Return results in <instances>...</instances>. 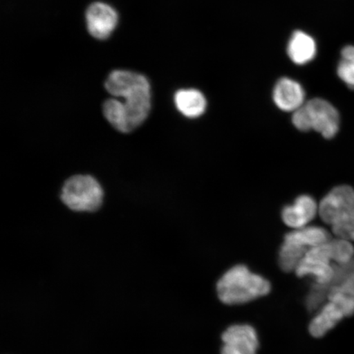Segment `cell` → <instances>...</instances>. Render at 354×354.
<instances>
[{
	"mask_svg": "<svg viewBox=\"0 0 354 354\" xmlns=\"http://www.w3.org/2000/svg\"><path fill=\"white\" fill-rule=\"evenodd\" d=\"M105 88L110 95L125 99L124 103L110 99L104 104V114L111 125L122 133H130L142 125L151 109L148 79L130 71L116 70L109 74Z\"/></svg>",
	"mask_w": 354,
	"mask_h": 354,
	"instance_id": "6da1fadb",
	"label": "cell"
},
{
	"mask_svg": "<svg viewBox=\"0 0 354 354\" xmlns=\"http://www.w3.org/2000/svg\"><path fill=\"white\" fill-rule=\"evenodd\" d=\"M271 289L267 279L252 272L245 265L229 269L216 284L219 299L227 305L251 302L267 295Z\"/></svg>",
	"mask_w": 354,
	"mask_h": 354,
	"instance_id": "7a4b0ae2",
	"label": "cell"
},
{
	"mask_svg": "<svg viewBox=\"0 0 354 354\" xmlns=\"http://www.w3.org/2000/svg\"><path fill=\"white\" fill-rule=\"evenodd\" d=\"M320 218L335 237L354 242V189L348 185L330 190L319 203Z\"/></svg>",
	"mask_w": 354,
	"mask_h": 354,
	"instance_id": "3957f363",
	"label": "cell"
},
{
	"mask_svg": "<svg viewBox=\"0 0 354 354\" xmlns=\"http://www.w3.org/2000/svg\"><path fill=\"white\" fill-rule=\"evenodd\" d=\"M292 122L300 131H315L324 138L332 139L339 131L340 115L330 102L316 98L295 111Z\"/></svg>",
	"mask_w": 354,
	"mask_h": 354,
	"instance_id": "277c9868",
	"label": "cell"
},
{
	"mask_svg": "<svg viewBox=\"0 0 354 354\" xmlns=\"http://www.w3.org/2000/svg\"><path fill=\"white\" fill-rule=\"evenodd\" d=\"M103 189L91 176L77 175L70 177L62 189V201L73 211L98 210L103 203Z\"/></svg>",
	"mask_w": 354,
	"mask_h": 354,
	"instance_id": "5b68a950",
	"label": "cell"
},
{
	"mask_svg": "<svg viewBox=\"0 0 354 354\" xmlns=\"http://www.w3.org/2000/svg\"><path fill=\"white\" fill-rule=\"evenodd\" d=\"M299 277L313 278L315 284L326 288L335 276V264L332 262L327 243L310 250L296 268Z\"/></svg>",
	"mask_w": 354,
	"mask_h": 354,
	"instance_id": "8992f818",
	"label": "cell"
},
{
	"mask_svg": "<svg viewBox=\"0 0 354 354\" xmlns=\"http://www.w3.org/2000/svg\"><path fill=\"white\" fill-rule=\"evenodd\" d=\"M331 238L326 229L317 225H308L286 234L282 246L303 259L310 250L324 245Z\"/></svg>",
	"mask_w": 354,
	"mask_h": 354,
	"instance_id": "52a82bcc",
	"label": "cell"
},
{
	"mask_svg": "<svg viewBox=\"0 0 354 354\" xmlns=\"http://www.w3.org/2000/svg\"><path fill=\"white\" fill-rule=\"evenodd\" d=\"M223 346L221 354H256L259 348L258 334L253 326L233 325L221 335Z\"/></svg>",
	"mask_w": 354,
	"mask_h": 354,
	"instance_id": "ba28073f",
	"label": "cell"
},
{
	"mask_svg": "<svg viewBox=\"0 0 354 354\" xmlns=\"http://www.w3.org/2000/svg\"><path fill=\"white\" fill-rule=\"evenodd\" d=\"M86 24L88 32L98 39H108L118 25L116 10L107 3L95 2L88 8Z\"/></svg>",
	"mask_w": 354,
	"mask_h": 354,
	"instance_id": "9c48e42d",
	"label": "cell"
},
{
	"mask_svg": "<svg viewBox=\"0 0 354 354\" xmlns=\"http://www.w3.org/2000/svg\"><path fill=\"white\" fill-rule=\"evenodd\" d=\"M319 214V205L312 196L303 194L295 199L293 205L282 210V220L293 230L308 227V224Z\"/></svg>",
	"mask_w": 354,
	"mask_h": 354,
	"instance_id": "30bf717a",
	"label": "cell"
},
{
	"mask_svg": "<svg viewBox=\"0 0 354 354\" xmlns=\"http://www.w3.org/2000/svg\"><path fill=\"white\" fill-rule=\"evenodd\" d=\"M273 101L284 112L295 113L305 104L304 88L294 80L281 78L274 87Z\"/></svg>",
	"mask_w": 354,
	"mask_h": 354,
	"instance_id": "8fae6325",
	"label": "cell"
},
{
	"mask_svg": "<svg viewBox=\"0 0 354 354\" xmlns=\"http://www.w3.org/2000/svg\"><path fill=\"white\" fill-rule=\"evenodd\" d=\"M345 317L344 314L336 305L330 301L318 310L317 315L309 324V332L313 337L321 338L335 328V326Z\"/></svg>",
	"mask_w": 354,
	"mask_h": 354,
	"instance_id": "7c38bea8",
	"label": "cell"
},
{
	"mask_svg": "<svg viewBox=\"0 0 354 354\" xmlns=\"http://www.w3.org/2000/svg\"><path fill=\"white\" fill-rule=\"evenodd\" d=\"M174 102L177 110L188 118L201 117L207 109L205 95L194 88H183L177 91Z\"/></svg>",
	"mask_w": 354,
	"mask_h": 354,
	"instance_id": "4fadbf2b",
	"label": "cell"
},
{
	"mask_svg": "<svg viewBox=\"0 0 354 354\" xmlns=\"http://www.w3.org/2000/svg\"><path fill=\"white\" fill-rule=\"evenodd\" d=\"M288 55L295 64H306L315 57L317 44L309 35L298 30L295 32L288 44Z\"/></svg>",
	"mask_w": 354,
	"mask_h": 354,
	"instance_id": "5bb4252c",
	"label": "cell"
},
{
	"mask_svg": "<svg viewBox=\"0 0 354 354\" xmlns=\"http://www.w3.org/2000/svg\"><path fill=\"white\" fill-rule=\"evenodd\" d=\"M344 314L345 317L354 314V273L339 285L332 288L328 299Z\"/></svg>",
	"mask_w": 354,
	"mask_h": 354,
	"instance_id": "9a60e30c",
	"label": "cell"
},
{
	"mask_svg": "<svg viewBox=\"0 0 354 354\" xmlns=\"http://www.w3.org/2000/svg\"><path fill=\"white\" fill-rule=\"evenodd\" d=\"M332 262L334 264H347L354 260L353 242L335 237L327 242Z\"/></svg>",
	"mask_w": 354,
	"mask_h": 354,
	"instance_id": "2e32d148",
	"label": "cell"
},
{
	"mask_svg": "<svg viewBox=\"0 0 354 354\" xmlns=\"http://www.w3.org/2000/svg\"><path fill=\"white\" fill-rule=\"evenodd\" d=\"M336 72L345 85L354 90V46L352 44L344 46L340 52Z\"/></svg>",
	"mask_w": 354,
	"mask_h": 354,
	"instance_id": "e0dca14e",
	"label": "cell"
}]
</instances>
